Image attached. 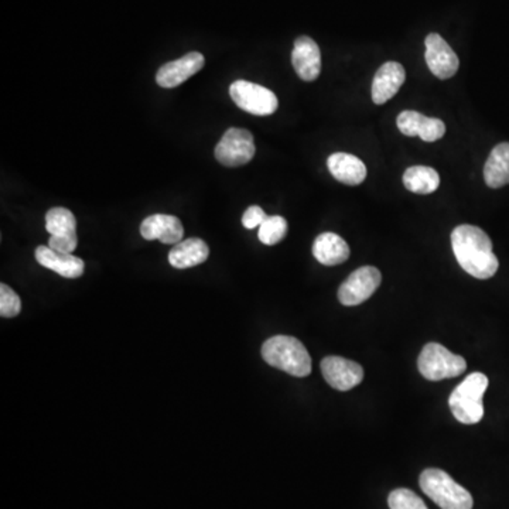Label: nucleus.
Segmentation results:
<instances>
[{"mask_svg":"<svg viewBox=\"0 0 509 509\" xmlns=\"http://www.w3.org/2000/svg\"><path fill=\"white\" fill-rule=\"evenodd\" d=\"M398 129L405 136H420L422 141H437L446 133V125L437 117H424L416 110H403L398 117Z\"/></svg>","mask_w":509,"mask_h":509,"instance_id":"nucleus-12","label":"nucleus"},{"mask_svg":"<svg viewBox=\"0 0 509 509\" xmlns=\"http://www.w3.org/2000/svg\"><path fill=\"white\" fill-rule=\"evenodd\" d=\"M266 218L268 215H266L265 211L262 210L261 206H251L242 215V225L246 230H254V228L261 227L265 222Z\"/></svg>","mask_w":509,"mask_h":509,"instance_id":"nucleus-26","label":"nucleus"},{"mask_svg":"<svg viewBox=\"0 0 509 509\" xmlns=\"http://www.w3.org/2000/svg\"><path fill=\"white\" fill-rule=\"evenodd\" d=\"M45 230L50 237L77 238V220L64 206H55L45 214Z\"/></svg>","mask_w":509,"mask_h":509,"instance_id":"nucleus-22","label":"nucleus"},{"mask_svg":"<svg viewBox=\"0 0 509 509\" xmlns=\"http://www.w3.org/2000/svg\"><path fill=\"white\" fill-rule=\"evenodd\" d=\"M327 166L334 179L347 186H358L367 177V167L361 158L348 153H334L328 158Z\"/></svg>","mask_w":509,"mask_h":509,"instance_id":"nucleus-17","label":"nucleus"},{"mask_svg":"<svg viewBox=\"0 0 509 509\" xmlns=\"http://www.w3.org/2000/svg\"><path fill=\"white\" fill-rule=\"evenodd\" d=\"M78 245V238H54L50 237L49 246L54 251L62 254H73Z\"/></svg>","mask_w":509,"mask_h":509,"instance_id":"nucleus-27","label":"nucleus"},{"mask_svg":"<svg viewBox=\"0 0 509 509\" xmlns=\"http://www.w3.org/2000/svg\"><path fill=\"white\" fill-rule=\"evenodd\" d=\"M141 234L146 241L158 239L166 245H177L184 237V228L174 215L153 214L141 222Z\"/></svg>","mask_w":509,"mask_h":509,"instance_id":"nucleus-14","label":"nucleus"},{"mask_svg":"<svg viewBox=\"0 0 509 509\" xmlns=\"http://www.w3.org/2000/svg\"><path fill=\"white\" fill-rule=\"evenodd\" d=\"M417 367L420 374L429 381H441L461 376L467 369V362L443 345L429 343L420 352Z\"/></svg>","mask_w":509,"mask_h":509,"instance_id":"nucleus-5","label":"nucleus"},{"mask_svg":"<svg viewBox=\"0 0 509 509\" xmlns=\"http://www.w3.org/2000/svg\"><path fill=\"white\" fill-rule=\"evenodd\" d=\"M262 357L273 368L304 378L311 372V358L297 338L275 335L262 345Z\"/></svg>","mask_w":509,"mask_h":509,"instance_id":"nucleus-2","label":"nucleus"},{"mask_svg":"<svg viewBox=\"0 0 509 509\" xmlns=\"http://www.w3.org/2000/svg\"><path fill=\"white\" fill-rule=\"evenodd\" d=\"M21 302L18 293L12 290L6 283L0 285V316L16 317L20 314Z\"/></svg>","mask_w":509,"mask_h":509,"instance_id":"nucleus-25","label":"nucleus"},{"mask_svg":"<svg viewBox=\"0 0 509 509\" xmlns=\"http://www.w3.org/2000/svg\"><path fill=\"white\" fill-rule=\"evenodd\" d=\"M484 180L491 189L509 184V143H499L492 149L484 166Z\"/></svg>","mask_w":509,"mask_h":509,"instance_id":"nucleus-20","label":"nucleus"},{"mask_svg":"<svg viewBox=\"0 0 509 509\" xmlns=\"http://www.w3.org/2000/svg\"><path fill=\"white\" fill-rule=\"evenodd\" d=\"M206 64V59L201 53H189L182 55V59L176 61L166 62L165 66L158 69L156 74V83L162 88H176L186 83L187 79L191 78L194 74L203 69Z\"/></svg>","mask_w":509,"mask_h":509,"instance_id":"nucleus-11","label":"nucleus"},{"mask_svg":"<svg viewBox=\"0 0 509 509\" xmlns=\"http://www.w3.org/2000/svg\"><path fill=\"white\" fill-rule=\"evenodd\" d=\"M210 256V246L200 238H189L174 245L170 251L169 262L173 268L189 269L201 265Z\"/></svg>","mask_w":509,"mask_h":509,"instance_id":"nucleus-18","label":"nucleus"},{"mask_svg":"<svg viewBox=\"0 0 509 509\" xmlns=\"http://www.w3.org/2000/svg\"><path fill=\"white\" fill-rule=\"evenodd\" d=\"M420 489L441 509H473V497L465 487L439 468H427L419 480Z\"/></svg>","mask_w":509,"mask_h":509,"instance_id":"nucleus-3","label":"nucleus"},{"mask_svg":"<svg viewBox=\"0 0 509 509\" xmlns=\"http://www.w3.org/2000/svg\"><path fill=\"white\" fill-rule=\"evenodd\" d=\"M403 184L415 194H432L440 186V176L427 166H413L403 174Z\"/></svg>","mask_w":509,"mask_h":509,"instance_id":"nucleus-21","label":"nucleus"},{"mask_svg":"<svg viewBox=\"0 0 509 509\" xmlns=\"http://www.w3.org/2000/svg\"><path fill=\"white\" fill-rule=\"evenodd\" d=\"M321 372L331 388L343 392L360 385L364 379L361 365L343 357L324 358L321 361Z\"/></svg>","mask_w":509,"mask_h":509,"instance_id":"nucleus-10","label":"nucleus"},{"mask_svg":"<svg viewBox=\"0 0 509 509\" xmlns=\"http://www.w3.org/2000/svg\"><path fill=\"white\" fill-rule=\"evenodd\" d=\"M293 69L300 79L311 83L321 73V53L313 38L302 36L295 42L292 53Z\"/></svg>","mask_w":509,"mask_h":509,"instance_id":"nucleus-13","label":"nucleus"},{"mask_svg":"<svg viewBox=\"0 0 509 509\" xmlns=\"http://www.w3.org/2000/svg\"><path fill=\"white\" fill-rule=\"evenodd\" d=\"M388 504L391 509H427L424 499L408 489H398L391 492Z\"/></svg>","mask_w":509,"mask_h":509,"instance_id":"nucleus-24","label":"nucleus"},{"mask_svg":"<svg viewBox=\"0 0 509 509\" xmlns=\"http://www.w3.org/2000/svg\"><path fill=\"white\" fill-rule=\"evenodd\" d=\"M489 388V378L481 372L468 376L448 398L451 413L460 424H475L484 416L482 396Z\"/></svg>","mask_w":509,"mask_h":509,"instance_id":"nucleus-4","label":"nucleus"},{"mask_svg":"<svg viewBox=\"0 0 509 509\" xmlns=\"http://www.w3.org/2000/svg\"><path fill=\"white\" fill-rule=\"evenodd\" d=\"M382 275L374 266H364L352 272L338 289V300L344 306L364 303L381 286Z\"/></svg>","mask_w":509,"mask_h":509,"instance_id":"nucleus-8","label":"nucleus"},{"mask_svg":"<svg viewBox=\"0 0 509 509\" xmlns=\"http://www.w3.org/2000/svg\"><path fill=\"white\" fill-rule=\"evenodd\" d=\"M407 71L402 64L396 61L385 62L379 67L372 83V101L376 105H384L395 97L400 86L405 84Z\"/></svg>","mask_w":509,"mask_h":509,"instance_id":"nucleus-15","label":"nucleus"},{"mask_svg":"<svg viewBox=\"0 0 509 509\" xmlns=\"http://www.w3.org/2000/svg\"><path fill=\"white\" fill-rule=\"evenodd\" d=\"M287 230H289V225H287V221L285 218L280 217V215L268 217L265 222L259 227V241L268 245V246L279 244L285 239Z\"/></svg>","mask_w":509,"mask_h":509,"instance_id":"nucleus-23","label":"nucleus"},{"mask_svg":"<svg viewBox=\"0 0 509 509\" xmlns=\"http://www.w3.org/2000/svg\"><path fill=\"white\" fill-rule=\"evenodd\" d=\"M426 62L432 74L437 78L448 79L457 73L460 61L455 50L437 33H431L424 40Z\"/></svg>","mask_w":509,"mask_h":509,"instance_id":"nucleus-9","label":"nucleus"},{"mask_svg":"<svg viewBox=\"0 0 509 509\" xmlns=\"http://www.w3.org/2000/svg\"><path fill=\"white\" fill-rule=\"evenodd\" d=\"M36 261L67 279L81 278L85 271L83 259L74 256L73 254L54 251L50 246H38L36 249Z\"/></svg>","mask_w":509,"mask_h":509,"instance_id":"nucleus-16","label":"nucleus"},{"mask_svg":"<svg viewBox=\"0 0 509 509\" xmlns=\"http://www.w3.org/2000/svg\"><path fill=\"white\" fill-rule=\"evenodd\" d=\"M256 153L254 136L241 127H230L215 146V158L225 167L248 165Z\"/></svg>","mask_w":509,"mask_h":509,"instance_id":"nucleus-7","label":"nucleus"},{"mask_svg":"<svg viewBox=\"0 0 509 509\" xmlns=\"http://www.w3.org/2000/svg\"><path fill=\"white\" fill-rule=\"evenodd\" d=\"M451 246L461 268L475 279H489L498 271L491 239L481 228L458 225L451 234Z\"/></svg>","mask_w":509,"mask_h":509,"instance_id":"nucleus-1","label":"nucleus"},{"mask_svg":"<svg viewBox=\"0 0 509 509\" xmlns=\"http://www.w3.org/2000/svg\"><path fill=\"white\" fill-rule=\"evenodd\" d=\"M313 254L321 265H341L350 258V246L340 235L324 232L314 241Z\"/></svg>","mask_w":509,"mask_h":509,"instance_id":"nucleus-19","label":"nucleus"},{"mask_svg":"<svg viewBox=\"0 0 509 509\" xmlns=\"http://www.w3.org/2000/svg\"><path fill=\"white\" fill-rule=\"evenodd\" d=\"M230 95L239 109L256 117L275 114L279 108V101L272 91L245 79H238L230 84Z\"/></svg>","mask_w":509,"mask_h":509,"instance_id":"nucleus-6","label":"nucleus"}]
</instances>
